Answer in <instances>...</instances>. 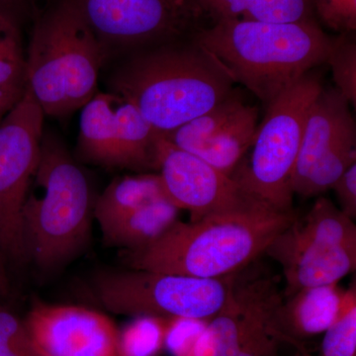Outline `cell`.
Instances as JSON below:
<instances>
[{"instance_id":"1","label":"cell","mask_w":356,"mask_h":356,"mask_svg":"<svg viewBox=\"0 0 356 356\" xmlns=\"http://www.w3.org/2000/svg\"><path fill=\"white\" fill-rule=\"evenodd\" d=\"M297 218L257 200L199 221L179 220L153 245L122 257L130 269L219 280L252 266Z\"/></svg>"},{"instance_id":"2","label":"cell","mask_w":356,"mask_h":356,"mask_svg":"<svg viewBox=\"0 0 356 356\" xmlns=\"http://www.w3.org/2000/svg\"><path fill=\"white\" fill-rule=\"evenodd\" d=\"M234 83L220 60L193 40L138 54L114 74L111 88L166 135L212 109Z\"/></svg>"},{"instance_id":"3","label":"cell","mask_w":356,"mask_h":356,"mask_svg":"<svg viewBox=\"0 0 356 356\" xmlns=\"http://www.w3.org/2000/svg\"><path fill=\"white\" fill-rule=\"evenodd\" d=\"M331 39L316 20H222L199 32L194 41L214 55L235 83L245 86L266 109L301 77L325 63Z\"/></svg>"},{"instance_id":"4","label":"cell","mask_w":356,"mask_h":356,"mask_svg":"<svg viewBox=\"0 0 356 356\" xmlns=\"http://www.w3.org/2000/svg\"><path fill=\"white\" fill-rule=\"evenodd\" d=\"M90 184L64 145L43 135L36 172L22 209L26 257L40 269L54 270L72 261L90 238Z\"/></svg>"},{"instance_id":"5","label":"cell","mask_w":356,"mask_h":356,"mask_svg":"<svg viewBox=\"0 0 356 356\" xmlns=\"http://www.w3.org/2000/svg\"><path fill=\"white\" fill-rule=\"evenodd\" d=\"M105 58L95 33L65 0L35 27L26 58V88L44 115L67 116L96 95Z\"/></svg>"},{"instance_id":"6","label":"cell","mask_w":356,"mask_h":356,"mask_svg":"<svg viewBox=\"0 0 356 356\" xmlns=\"http://www.w3.org/2000/svg\"><path fill=\"white\" fill-rule=\"evenodd\" d=\"M324 86L309 72L281 93L259 124L248 165L232 175L252 197L275 209L293 211L291 179L307 115Z\"/></svg>"},{"instance_id":"7","label":"cell","mask_w":356,"mask_h":356,"mask_svg":"<svg viewBox=\"0 0 356 356\" xmlns=\"http://www.w3.org/2000/svg\"><path fill=\"white\" fill-rule=\"evenodd\" d=\"M236 274L204 280L129 269L98 273L93 291L106 310L120 315L210 320L228 298Z\"/></svg>"},{"instance_id":"8","label":"cell","mask_w":356,"mask_h":356,"mask_svg":"<svg viewBox=\"0 0 356 356\" xmlns=\"http://www.w3.org/2000/svg\"><path fill=\"white\" fill-rule=\"evenodd\" d=\"M247 268L236 274L228 298L208 322L196 356H278L283 343L273 318L284 298L280 281Z\"/></svg>"},{"instance_id":"9","label":"cell","mask_w":356,"mask_h":356,"mask_svg":"<svg viewBox=\"0 0 356 356\" xmlns=\"http://www.w3.org/2000/svg\"><path fill=\"white\" fill-rule=\"evenodd\" d=\"M44 112L29 89L0 124V254L16 266L27 262L22 209L38 165Z\"/></svg>"},{"instance_id":"10","label":"cell","mask_w":356,"mask_h":356,"mask_svg":"<svg viewBox=\"0 0 356 356\" xmlns=\"http://www.w3.org/2000/svg\"><path fill=\"white\" fill-rule=\"evenodd\" d=\"M350 105L336 88H324L312 103L293 170V194L320 195L356 163V127Z\"/></svg>"},{"instance_id":"11","label":"cell","mask_w":356,"mask_h":356,"mask_svg":"<svg viewBox=\"0 0 356 356\" xmlns=\"http://www.w3.org/2000/svg\"><path fill=\"white\" fill-rule=\"evenodd\" d=\"M95 33L105 55L112 48L172 43L195 16L189 0H69Z\"/></svg>"},{"instance_id":"12","label":"cell","mask_w":356,"mask_h":356,"mask_svg":"<svg viewBox=\"0 0 356 356\" xmlns=\"http://www.w3.org/2000/svg\"><path fill=\"white\" fill-rule=\"evenodd\" d=\"M156 166L165 197L191 213L189 222L257 201L233 177L175 147L163 134L156 142Z\"/></svg>"},{"instance_id":"13","label":"cell","mask_w":356,"mask_h":356,"mask_svg":"<svg viewBox=\"0 0 356 356\" xmlns=\"http://www.w3.org/2000/svg\"><path fill=\"white\" fill-rule=\"evenodd\" d=\"M23 323L38 356H120L119 329L102 312L35 302Z\"/></svg>"},{"instance_id":"14","label":"cell","mask_w":356,"mask_h":356,"mask_svg":"<svg viewBox=\"0 0 356 356\" xmlns=\"http://www.w3.org/2000/svg\"><path fill=\"white\" fill-rule=\"evenodd\" d=\"M257 120V107L233 91L209 111L165 136L175 147L232 177L254 144Z\"/></svg>"},{"instance_id":"15","label":"cell","mask_w":356,"mask_h":356,"mask_svg":"<svg viewBox=\"0 0 356 356\" xmlns=\"http://www.w3.org/2000/svg\"><path fill=\"white\" fill-rule=\"evenodd\" d=\"M292 224L266 250L282 267L283 297L305 288L339 284V280L355 270L356 247H331L312 242L300 236Z\"/></svg>"},{"instance_id":"16","label":"cell","mask_w":356,"mask_h":356,"mask_svg":"<svg viewBox=\"0 0 356 356\" xmlns=\"http://www.w3.org/2000/svg\"><path fill=\"white\" fill-rule=\"evenodd\" d=\"M348 298L339 284L305 288L284 297L274 316V327L283 343L302 346L324 334L337 320Z\"/></svg>"},{"instance_id":"17","label":"cell","mask_w":356,"mask_h":356,"mask_svg":"<svg viewBox=\"0 0 356 356\" xmlns=\"http://www.w3.org/2000/svg\"><path fill=\"white\" fill-rule=\"evenodd\" d=\"M115 93H97L81 108L77 151L89 163L118 168V122Z\"/></svg>"},{"instance_id":"18","label":"cell","mask_w":356,"mask_h":356,"mask_svg":"<svg viewBox=\"0 0 356 356\" xmlns=\"http://www.w3.org/2000/svg\"><path fill=\"white\" fill-rule=\"evenodd\" d=\"M180 211L168 198L158 199L102 229L103 240L122 252L149 247L179 221Z\"/></svg>"},{"instance_id":"19","label":"cell","mask_w":356,"mask_h":356,"mask_svg":"<svg viewBox=\"0 0 356 356\" xmlns=\"http://www.w3.org/2000/svg\"><path fill=\"white\" fill-rule=\"evenodd\" d=\"M194 14L213 21L291 23L316 20L311 0H189Z\"/></svg>"},{"instance_id":"20","label":"cell","mask_w":356,"mask_h":356,"mask_svg":"<svg viewBox=\"0 0 356 356\" xmlns=\"http://www.w3.org/2000/svg\"><path fill=\"white\" fill-rule=\"evenodd\" d=\"M163 197L159 175L118 177L95 201L93 217L103 229L142 206Z\"/></svg>"},{"instance_id":"21","label":"cell","mask_w":356,"mask_h":356,"mask_svg":"<svg viewBox=\"0 0 356 356\" xmlns=\"http://www.w3.org/2000/svg\"><path fill=\"white\" fill-rule=\"evenodd\" d=\"M116 118L119 127L118 168L134 170L156 168V142L161 133L137 107L120 96L117 98Z\"/></svg>"},{"instance_id":"22","label":"cell","mask_w":356,"mask_h":356,"mask_svg":"<svg viewBox=\"0 0 356 356\" xmlns=\"http://www.w3.org/2000/svg\"><path fill=\"white\" fill-rule=\"evenodd\" d=\"M292 226L312 242L331 247H356L355 221L327 198H318L306 217L297 218Z\"/></svg>"},{"instance_id":"23","label":"cell","mask_w":356,"mask_h":356,"mask_svg":"<svg viewBox=\"0 0 356 356\" xmlns=\"http://www.w3.org/2000/svg\"><path fill=\"white\" fill-rule=\"evenodd\" d=\"M26 58L17 26L6 9L0 8V88L23 92Z\"/></svg>"},{"instance_id":"24","label":"cell","mask_w":356,"mask_h":356,"mask_svg":"<svg viewBox=\"0 0 356 356\" xmlns=\"http://www.w3.org/2000/svg\"><path fill=\"white\" fill-rule=\"evenodd\" d=\"M168 318L138 316L119 330V355L159 356L165 350Z\"/></svg>"},{"instance_id":"25","label":"cell","mask_w":356,"mask_h":356,"mask_svg":"<svg viewBox=\"0 0 356 356\" xmlns=\"http://www.w3.org/2000/svg\"><path fill=\"white\" fill-rule=\"evenodd\" d=\"M325 63L331 67L337 90L355 107L356 44L353 32L332 37Z\"/></svg>"},{"instance_id":"26","label":"cell","mask_w":356,"mask_h":356,"mask_svg":"<svg viewBox=\"0 0 356 356\" xmlns=\"http://www.w3.org/2000/svg\"><path fill=\"white\" fill-rule=\"evenodd\" d=\"M321 356H356V287L348 289V298L339 317L324 332Z\"/></svg>"},{"instance_id":"27","label":"cell","mask_w":356,"mask_h":356,"mask_svg":"<svg viewBox=\"0 0 356 356\" xmlns=\"http://www.w3.org/2000/svg\"><path fill=\"white\" fill-rule=\"evenodd\" d=\"M209 320L193 318H168L165 350L172 356H195L207 331Z\"/></svg>"},{"instance_id":"28","label":"cell","mask_w":356,"mask_h":356,"mask_svg":"<svg viewBox=\"0 0 356 356\" xmlns=\"http://www.w3.org/2000/svg\"><path fill=\"white\" fill-rule=\"evenodd\" d=\"M0 356H38L23 320L0 304Z\"/></svg>"},{"instance_id":"29","label":"cell","mask_w":356,"mask_h":356,"mask_svg":"<svg viewBox=\"0 0 356 356\" xmlns=\"http://www.w3.org/2000/svg\"><path fill=\"white\" fill-rule=\"evenodd\" d=\"M314 13L334 31L350 33L356 29V0H311Z\"/></svg>"},{"instance_id":"30","label":"cell","mask_w":356,"mask_h":356,"mask_svg":"<svg viewBox=\"0 0 356 356\" xmlns=\"http://www.w3.org/2000/svg\"><path fill=\"white\" fill-rule=\"evenodd\" d=\"M331 189L336 192L339 209L355 221L356 218V163L341 175Z\"/></svg>"},{"instance_id":"31","label":"cell","mask_w":356,"mask_h":356,"mask_svg":"<svg viewBox=\"0 0 356 356\" xmlns=\"http://www.w3.org/2000/svg\"><path fill=\"white\" fill-rule=\"evenodd\" d=\"M24 91L19 92V91L0 88V124L6 118V115L15 106L16 103L19 102Z\"/></svg>"},{"instance_id":"32","label":"cell","mask_w":356,"mask_h":356,"mask_svg":"<svg viewBox=\"0 0 356 356\" xmlns=\"http://www.w3.org/2000/svg\"><path fill=\"white\" fill-rule=\"evenodd\" d=\"M9 280L6 262L0 254V296H7L9 293Z\"/></svg>"},{"instance_id":"33","label":"cell","mask_w":356,"mask_h":356,"mask_svg":"<svg viewBox=\"0 0 356 356\" xmlns=\"http://www.w3.org/2000/svg\"><path fill=\"white\" fill-rule=\"evenodd\" d=\"M294 348L295 353L293 356H313L308 350H306L304 344H302V346H295Z\"/></svg>"},{"instance_id":"34","label":"cell","mask_w":356,"mask_h":356,"mask_svg":"<svg viewBox=\"0 0 356 356\" xmlns=\"http://www.w3.org/2000/svg\"><path fill=\"white\" fill-rule=\"evenodd\" d=\"M14 1H16V0H0V8L7 10V6H10Z\"/></svg>"}]
</instances>
